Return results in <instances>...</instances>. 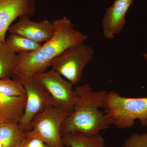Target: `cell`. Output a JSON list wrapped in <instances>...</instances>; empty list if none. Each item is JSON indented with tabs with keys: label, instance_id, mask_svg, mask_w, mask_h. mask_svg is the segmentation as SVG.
I'll return each instance as SVG.
<instances>
[{
	"label": "cell",
	"instance_id": "10",
	"mask_svg": "<svg viewBox=\"0 0 147 147\" xmlns=\"http://www.w3.org/2000/svg\"><path fill=\"white\" fill-rule=\"evenodd\" d=\"M134 0H115L102 18L103 35L109 40L119 33L125 26V15Z\"/></svg>",
	"mask_w": 147,
	"mask_h": 147
},
{
	"label": "cell",
	"instance_id": "8",
	"mask_svg": "<svg viewBox=\"0 0 147 147\" xmlns=\"http://www.w3.org/2000/svg\"><path fill=\"white\" fill-rule=\"evenodd\" d=\"M8 32L10 34L17 35L35 42H47L55 34V28L53 22L47 20L31 21L30 17L22 16L16 24L11 25Z\"/></svg>",
	"mask_w": 147,
	"mask_h": 147
},
{
	"label": "cell",
	"instance_id": "6",
	"mask_svg": "<svg viewBox=\"0 0 147 147\" xmlns=\"http://www.w3.org/2000/svg\"><path fill=\"white\" fill-rule=\"evenodd\" d=\"M35 78L46 90L52 98L54 105L71 113L75 99V92L73 85L63 79L53 68L34 75Z\"/></svg>",
	"mask_w": 147,
	"mask_h": 147
},
{
	"label": "cell",
	"instance_id": "24",
	"mask_svg": "<svg viewBox=\"0 0 147 147\" xmlns=\"http://www.w3.org/2000/svg\"></svg>",
	"mask_w": 147,
	"mask_h": 147
},
{
	"label": "cell",
	"instance_id": "17",
	"mask_svg": "<svg viewBox=\"0 0 147 147\" xmlns=\"http://www.w3.org/2000/svg\"><path fill=\"white\" fill-rule=\"evenodd\" d=\"M123 145L124 147H147V132L131 134L125 140Z\"/></svg>",
	"mask_w": 147,
	"mask_h": 147
},
{
	"label": "cell",
	"instance_id": "12",
	"mask_svg": "<svg viewBox=\"0 0 147 147\" xmlns=\"http://www.w3.org/2000/svg\"><path fill=\"white\" fill-rule=\"evenodd\" d=\"M26 132L19 123L0 125V147H16L26 137Z\"/></svg>",
	"mask_w": 147,
	"mask_h": 147
},
{
	"label": "cell",
	"instance_id": "23",
	"mask_svg": "<svg viewBox=\"0 0 147 147\" xmlns=\"http://www.w3.org/2000/svg\"><path fill=\"white\" fill-rule=\"evenodd\" d=\"M1 124H1V123H0V125H1Z\"/></svg>",
	"mask_w": 147,
	"mask_h": 147
},
{
	"label": "cell",
	"instance_id": "15",
	"mask_svg": "<svg viewBox=\"0 0 147 147\" xmlns=\"http://www.w3.org/2000/svg\"><path fill=\"white\" fill-rule=\"evenodd\" d=\"M9 48L15 53L27 54L34 52L41 47L40 42H35L24 37L10 34L5 40Z\"/></svg>",
	"mask_w": 147,
	"mask_h": 147
},
{
	"label": "cell",
	"instance_id": "20",
	"mask_svg": "<svg viewBox=\"0 0 147 147\" xmlns=\"http://www.w3.org/2000/svg\"><path fill=\"white\" fill-rule=\"evenodd\" d=\"M144 58H145V59L147 61V53H145L143 55Z\"/></svg>",
	"mask_w": 147,
	"mask_h": 147
},
{
	"label": "cell",
	"instance_id": "14",
	"mask_svg": "<svg viewBox=\"0 0 147 147\" xmlns=\"http://www.w3.org/2000/svg\"><path fill=\"white\" fill-rule=\"evenodd\" d=\"M62 142L65 146L70 147H104V138L98 134L93 137H88L79 132H71L62 136Z\"/></svg>",
	"mask_w": 147,
	"mask_h": 147
},
{
	"label": "cell",
	"instance_id": "1",
	"mask_svg": "<svg viewBox=\"0 0 147 147\" xmlns=\"http://www.w3.org/2000/svg\"><path fill=\"white\" fill-rule=\"evenodd\" d=\"M53 37L32 53L18 54V61L12 79L19 82L44 72L67 48L88 40V36L76 30L67 16L53 21Z\"/></svg>",
	"mask_w": 147,
	"mask_h": 147
},
{
	"label": "cell",
	"instance_id": "11",
	"mask_svg": "<svg viewBox=\"0 0 147 147\" xmlns=\"http://www.w3.org/2000/svg\"><path fill=\"white\" fill-rule=\"evenodd\" d=\"M26 102V95L11 96L0 93V123H19Z\"/></svg>",
	"mask_w": 147,
	"mask_h": 147
},
{
	"label": "cell",
	"instance_id": "7",
	"mask_svg": "<svg viewBox=\"0 0 147 147\" xmlns=\"http://www.w3.org/2000/svg\"><path fill=\"white\" fill-rule=\"evenodd\" d=\"M26 90V102L24 114L19 125L26 132L31 129L34 118L48 107L54 105L52 98L46 90L34 76L19 81Z\"/></svg>",
	"mask_w": 147,
	"mask_h": 147
},
{
	"label": "cell",
	"instance_id": "3",
	"mask_svg": "<svg viewBox=\"0 0 147 147\" xmlns=\"http://www.w3.org/2000/svg\"><path fill=\"white\" fill-rule=\"evenodd\" d=\"M110 125L120 129L130 128L139 119L146 125L147 120V97L127 98L115 91L108 92L103 108Z\"/></svg>",
	"mask_w": 147,
	"mask_h": 147
},
{
	"label": "cell",
	"instance_id": "4",
	"mask_svg": "<svg viewBox=\"0 0 147 147\" xmlns=\"http://www.w3.org/2000/svg\"><path fill=\"white\" fill-rule=\"evenodd\" d=\"M71 113L54 105L48 106L33 119L31 129L26 132V137L39 139L49 147H65L62 142V127Z\"/></svg>",
	"mask_w": 147,
	"mask_h": 147
},
{
	"label": "cell",
	"instance_id": "16",
	"mask_svg": "<svg viewBox=\"0 0 147 147\" xmlns=\"http://www.w3.org/2000/svg\"><path fill=\"white\" fill-rule=\"evenodd\" d=\"M0 93L11 96L26 95V90L21 83L12 79H0Z\"/></svg>",
	"mask_w": 147,
	"mask_h": 147
},
{
	"label": "cell",
	"instance_id": "5",
	"mask_svg": "<svg viewBox=\"0 0 147 147\" xmlns=\"http://www.w3.org/2000/svg\"><path fill=\"white\" fill-rule=\"evenodd\" d=\"M94 53L90 46L81 42L67 48L55 59L51 66L75 86L82 79L84 69L92 61Z\"/></svg>",
	"mask_w": 147,
	"mask_h": 147
},
{
	"label": "cell",
	"instance_id": "21",
	"mask_svg": "<svg viewBox=\"0 0 147 147\" xmlns=\"http://www.w3.org/2000/svg\"><path fill=\"white\" fill-rule=\"evenodd\" d=\"M146 126H147V120L146 123Z\"/></svg>",
	"mask_w": 147,
	"mask_h": 147
},
{
	"label": "cell",
	"instance_id": "18",
	"mask_svg": "<svg viewBox=\"0 0 147 147\" xmlns=\"http://www.w3.org/2000/svg\"><path fill=\"white\" fill-rule=\"evenodd\" d=\"M26 141L23 147H49L44 142L36 138H28L26 137Z\"/></svg>",
	"mask_w": 147,
	"mask_h": 147
},
{
	"label": "cell",
	"instance_id": "13",
	"mask_svg": "<svg viewBox=\"0 0 147 147\" xmlns=\"http://www.w3.org/2000/svg\"><path fill=\"white\" fill-rule=\"evenodd\" d=\"M18 61V55L11 50L6 42L0 43V79L13 77Z\"/></svg>",
	"mask_w": 147,
	"mask_h": 147
},
{
	"label": "cell",
	"instance_id": "19",
	"mask_svg": "<svg viewBox=\"0 0 147 147\" xmlns=\"http://www.w3.org/2000/svg\"><path fill=\"white\" fill-rule=\"evenodd\" d=\"M26 138H25V139H24V140H23V141H22V142H21V143H20V144H18L16 147H24V144H25V142H26Z\"/></svg>",
	"mask_w": 147,
	"mask_h": 147
},
{
	"label": "cell",
	"instance_id": "2",
	"mask_svg": "<svg viewBox=\"0 0 147 147\" xmlns=\"http://www.w3.org/2000/svg\"><path fill=\"white\" fill-rule=\"evenodd\" d=\"M75 99L73 110L62 125V137L71 132H79L93 137L108 128L110 124L103 108L108 92L94 91L89 84L77 86L74 89Z\"/></svg>",
	"mask_w": 147,
	"mask_h": 147
},
{
	"label": "cell",
	"instance_id": "9",
	"mask_svg": "<svg viewBox=\"0 0 147 147\" xmlns=\"http://www.w3.org/2000/svg\"><path fill=\"white\" fill-rule=\"evenodd\" d=\"M35 11L34 0H0V43L5 42L6 33L15 19L31 18Z\"/></svg>",
	"mask_w": 147,
	"mask_h": 147
},
{
	"label": "cell",
	"instance_id": "22",
	"mask_svg": "<svg viewBox=\"0 0 147 147\" xmlns=\"http://www.w3.org/2000/svg\"><path fill=\"white\" fill-rule=\"evenodd\" d=\"M65 147H70L68 146H65Z\"/></svg>",
	"mask_w": 147,
	"mask_h": 147
}]
</instances>
